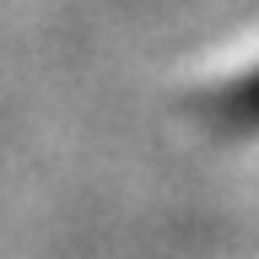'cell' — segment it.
Segmentation results:
<instances>
[{"mask_svg":"<svg viewBox=\"0 0 259 259\" xmlns=\"http://www.w3.org/2000/svg\"><path fill=\"white\" fill-rule=\"evenodd\" d=\"M200 113L216 130H227V135H259V65L243 70V76H232L227 87H216L200 103Z\"/></svg>","mask_w":259,"mask_h":259,"instance_id":"cell-1","label":"cell"}]
</instances>
